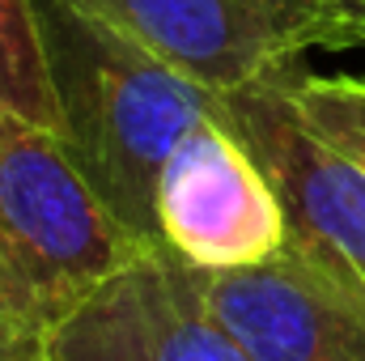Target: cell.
Listing matches in <instances>:
<instances>
[{
    "label": "cell",
    "instance_id": "1",
    "mask_svg": "<svg viewBox=\"0 0 365 361\" xmlns=\"http://www.w3.org/2000/svg\"><path fill=\"white\" fill-rule=\"evenodd\" d=\"M34 13L64 119V149L140 243H162L158 179L200 123L225 119V98L187 81L68 0H34Z\"/></svg>",
    "mask_w": 365,
    "mask_h": 361
},
{
    "label": "cell",
    "instance_id": "2",
    "mask_svg": "<svg viewBox=\"0 0 365 361\" xmlns=\"http://www.w3.org/2000/svg\"><path fill=\"white\" fill-rule=\"evenodd\" d=\"M145 251L149 243L102 204L56 132L26 119H0L4 319L51 340L64 319Z\"/></svg>",
    "mask_w": 365,
    "mask_h": 361
},
{
    "label": "cell",
    "instance_id": "3",
    "mask_svg": "<svg viewBox=\"0 0 365 361\" xmlns=\"http://www.w3.org/2000/svg\"><path fill=\"white\" fill-rule=\"evenodd\" d=\"M293 68H272L225 93V111L280 200L284 247L365 289V166L306 123L293 98Z\"/></svg>",
    "mask_w": 365,
    "mask_h": 361
},
{
    "label": "cell",
    "instance_id": "4",
    "mask_svg": "<svg viewBox=\"0 0 365 361\" xmlns=\"http://www.w3.org/2000/svg\"><path fill=\"white\" fill-rule=\"evenodd\" d=\"M115 26L208 93L242 90L310 47H344V26L319 0H68Z\"/></svg>",
    "mask_w": 365,
    "mask_h": 361
},
{
    "label": "cell",
    "instance_id": "5",
    "mask_svg": "<svg viewBox=\"0 0 365 361\" xmlns=\"http://www.w3.org/2000/svg\"><path fill=\"white\" fill-rule=\"evenodd\" d=\"M158 238L182 264L230 272L284 251L289 230L272 183L225 119L200 123L158 179Z\"/></svg>",
    "mask_w": 365,
    "mask_h": 361
},
{
    "label": "cell",
    "instance_id": "6",
    "mask_svg": "<svg viewBox=\"0 0 365 361\" xmlns=\"http://www.w3.org/2000/svg\"><path fill=\"white\" fill-rule=\"evenodd\" d=\"M47 349L51 361H255L162 243L115 272L51 332Z\"/></svg>",
    "mask_w": 365,
    "mask_h": 361
},
{
    "label": "cell",
    "instance_id": "7",
    "mask_svg": "<svg viewBox=\"0 0 365 361\" xmlns=\"http://www.w3.org/2000/svg\"><path fill=\"white\" fill-rule=\"evenodd\" d=\"M191 276L255 361H365V289L293 247L251 268Z\"/></svg>",
    "mask_w": 365,
    "mask_h": 361
},
{
    "label": "cell",
    "instance_id": "8",
    "mask_svg": "<svg viewBox=\"0 0 365 361\" xmlns=\"http://www.w3.org/2000/svg\"><path fill=\"white\" fill-rule=\"evenodd\" d=\"M0 119H26L64 132L34 0H0Z\"/></svg>",
    "mask_w": 365,
    "mask_h": 361
},
{
    "label": "cell",
    "instance_id": "9",
    "mask_svg": "<svg viewBox=\"0 0 365 361\" xmlns=\"http://www.w3.org/2000/svg\"><path fill=\"white\" fill-rule=\"evenodd\" d=\"M293 98L306 123L323 141H331L336 149H344L349 158H357L365 166V81L314 77V73L293 68Z\"/></svg>",
    "mask_w": 365,
    "mask_h": 361
},
{
    "label": "cell",
    "instance_id": "10",
    "mask_svg": "<svg viewBox=\"0 0 365 361\" xmlns=\"http://www.w3.org/2000/svg\"><path fill=\"white\" fill-rule=\"evenodd\" d=\"M0 361H51L47 336L17 327L13 319L0 315Z\"/></svg>",
    "mask_w": 365,
    "mask_h": 361
},
{
    "label": "cell",
    "instance_id": "11",
    "mask_svg": "<svg viewBox=\"0 0 365 361\" xmlns=\"http://www.w3.org/2000/svg\"><path fill=\"white\" fill-rule=\"evenodd\" d=\"M349 34V43H365V0H319Z\"/></svg>",
    "mask_w": 365,
    "mask_h": 361
}]
</instances>
